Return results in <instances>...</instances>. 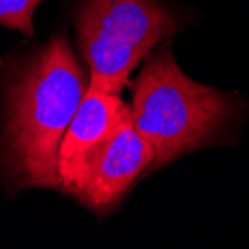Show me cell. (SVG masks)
<instances>
[{"label":"cell","instance_id":"cell-1","mask_svg":"<svg viewBox=\"0 0 249 249\" xmlns=\"http://www.w3.org/2000/svg\"><path fill=\"white\" fill-rule=\"evenodd\" d=\"M89 85L64 36L8 64L0 81V170L14 188L58 190V148Z\"/></svg>","mask_w":249,"mask_h":249},{"label":"cell","instance_id":"cell-6","mask_svg":"<svg viewBox=\"0 0 249 249\" xmlns=\"http://www.w3.org/2000/svg\"><path fill=\"white\" fill-rule=\"evenodd\" d=\"M43 0H0V26L33 36V14Z\"/></svg>","mask_w":249,"mask_h":249},{"label":"cell","instance_id":"cell-4","mask_svg":"<svg viewBox=\"0 0 249 249\" xmlns=\"http://www.w3.org/2000/svg\"><path fill=\"white\" fill-rule=\"evenodd\" d=\"M154 149L134 128L131 115L103 142L89 149L60 191L97 215L114 209L154 161Z\"/></svg>","mask_w":249,"mask_h":249},{"label":"cell","instance_id":"cell-2","mask_svg":"<svg viewBox=\"0 0 249 249\" xmlns=\"http://www.w3.org/2000/svg\"><path fill=\"white\" fill-rule=\"evenodd\" d=\"M130 87L133 125L155 154L145 175L197 149L225 143L242 115V103L234 94L188 78L167 45L146 57Z\"/></svg>","mask_w":249,"mask_h":249},{"label":"cell","instance_id":"cell-3","mask_svg":"<svg viewBox=\"0 0 249 249\" xmlns=\"http://www.w3.org/2000/svg\"><path fill=\"white\" fill-rule=\"evenodd\" d=\"M75 24L89 87L121 94L134 67L182 29V18L161 0H82Z\"/></svg>","mask_w":249,"mask_h":249},{"label":"cell","instance_id":"cell-5","mask_svg":"<svg viewBox=\"0 0 249 249\" xmlns=\"http://www.w3.org/2000/svg\"><path fill=\"white\" fill-rule=\"evenodd\" d=\"M130 115V106L123 102L120 94L100 91L88 85L60 142L57 158L60 185L73 173L82 157L109 138Z\"/></svg>","mask_w":249,"mask_h":249}]
</instances>
